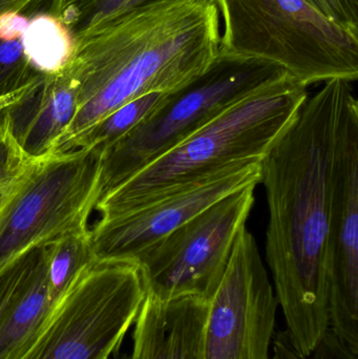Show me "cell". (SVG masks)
Returning <instances> with one entry per match:
<instances>
[{
	"instance_id": "cell-1",
	"label": "cell",
	"mask_w": 358,
	"mask_h": 359,
	"mask_svg": "<svg viewBox=\"0 0 358 359\" xmlns=\"http://www.w3.org/2000/svg\"><path fill=\"white\" fill-rule=\"evenodd\" d=\"M352 82H325L261 163L269 222L266 259L286 333L308 355L329 329L326 242L330 176L340 107Z\"/></svg>"
},
{
	"instance_id": "cell-2",
	"label": "cell",
	"mask_w": 358,
	"mask_h": 359,
	"mask_svg": "<svg viewBox=\"0 0 358 359\" xmlns=\"http://www.w3.org/2000/svg\"><path fill=\"white\" fill-rule=\"evenodd\" d=\"M73 39L77 109L53 154L135 98L203 74L220 52V13L216 0H155Z\"/></svg>"
},
{
	"instance_id": "cell-3",
	"label": "cell",
	"mask_w": 358,
	"mask_h": 359,
	"mask_svg": "<svg viewBox=\"0 0 358 359\" xmlns=\"http://www.w3.org/2000/svg\"><path fill=\"white\" fill-rule=\"evenodd\" d=\"M289 75L223 111L201 130L105 194L95 207L106 221L230 168L262 162L308 97Z\"/></svg>"
},
{
	"instance_id": "cell-4",
	"label": "cell",
	"mask_w": 358,
	"mask_h": 359,
	"mask_svg": "<svg viewBox=\"0 0 358 359\" xmlns=\"http://www.w3.org/2000/svg\"><path fill=\"white\" fill-rule=\"evenodd\" d=\"M220 52L275 63L310 84L358 78V34L305 0H216Z\"/></svg>"
},
{
	"instance_id": "cell-5",
	"label": "cell",
	"mask_w": 358,
	"mask_h": 359,
	"mask_svg": "<svg viewBox=\"0 0 358 359\" xmlns=\"http://www.w3.org/2000/svg\"><path fill=\"white\" fill-rule=\"evenodd\" d=\"M286 75L275 63L219 52L203 74L170 93L144 121L101 149L99 200L223 111Z\"/></svg>"
},
{
	"instance_id": "cell-6",
	"label": "cell",
	"mask_w": 358,
	"mask_h": 359,
	"mask_svg": "<svg viewBox=\"0 0 358 359\" xmlns=\"http://www.w3.org/2000/svg\"><path fill=\"white\" fill-rule=\"evenodd\" d=\"M145 297L138 263L92 259L16 359H109L121 347Z\"/></svg>"
},
{
	"instance_id": "cell-7",
	"label": "cell",
	"mask_w": 358,
	"mask_h": 359,
	"mask_svg": "<svg viewBox=\"0 0 358 359\" xmlns=\"http://www.w3.org/2000/svg\"><path fill=\"white\" fill-rule=\"evenodd\" d=\"M100 149L27 161L0 206V270L33 247L88 231L100 198Z\"/></svg>"
},
{
	"instance_id": "cell-8",
	"label": "cell",
	"mask_w": 358,
	"mask_h": 359,
	"mask_svg": "<svg viewBox=\"0 0 358 359\" xmlns=\"http://www.w3.org/2000/svg\"><path fill=\"white\" fill-rule=\"evenodd\" d=\"M256 188L216 201L153 245L137 262L146 294L160 301L191 297L209 302L246 228Z\"/></svg>"
},
{
	"instance_id": "cell-9",
	"label": "cell",
	"mask_w": 358,
	"mask_h": 359,
	"mask_svg": "<svg viewBox=\"0 0 358 359\" xmlns=\"http://www.w3.org/2000/svg\"><path fill=\"white\" fill-rule=\"evenodd\" d=\"M277 307L256 238L245 228L209 301L199 359H271Z\"/></svg>"
},
{
	"instance_id": "cell-10",
	"label": "cell",
	"mask_w": 358,
	"mask_h": 359,
	"mask_svg": "<svg viewBox=\"0 0 358 359\" xmlns=\"http://www.w3.org/2000/svg\"><path fill=\"white\" fill-rule=\"evenodd\" d=\"M325 262L329 329L358 353V102L353 88L336 124Z\"/></svg>"
},
{
	"instance_id": "cell-11",
	"label": "cell",
	"mask_w": 358,
	"mask_h": 359,
	"mask_svg": "<svg viewBox=\"0 0 358 359\" xmlns=\"http://www.w3.org/2000/svg\"><path fill=\"white\" fill-rule=\"evenodd\" d=\"M261 163L230 168L90 228L95 259L138 262L156 243L228 194L261 183Z\"/></svg>"
},
{
	"instance_id": "cell-12",
	"label": "cell",
	"mask_w": 358,
	"mask_h": 359,
	"mask_svg": "<svg viewBox=\"0 0 358 359\" xmlns=\"http://www.w3.org/2000/svg\"><path fill=\"white\" fill-rule=\"evenodd\" d=\"M77 90L67 65L39 79L0 104V128L27 161L48 155L69 128Z\"/></svg>"
},
{
	"instance_id": "cell-13",
	"label": "cell",
	"mask_w": 358,
	"mask_h": 359,
	"mask_svg": "<svg viewBox=\"0 0 358 359\" xmlns=\"http://www.w3.org/2000/svg\"><path fill=\"white\" fill-rule=\"evenodd\" d=\"M208 308L209 302L198 297L160 301L146 294L128 359H199Z\"/></svg>"
},
{
	"instance_id": "cell-14",
	"label": "cell",
	"mask_w": 358,
	"mask_h": 359,
	"mask_svg": "<svg viewBox=\"0 0 358 359\" xmlns=\"http://www.w3.org/2000/svg\"><path fill=\"white\" fill-rule=\"evenodd\" d=\"M54 304L48 289L46 255L29 286L0 324V359H16L37 334Z\"/></svg>"
},
{
	"instance_id": "cell-15",
	"label": "cell",
	"mask_w": 358,
	"mask_h": 359,
	"mask_svg": "<svg viewBox=\"0 0 358 359\" xmlns=\"http://www.w3.org/2000/svg\"><path fill=\"white\" fill-rule=\"evenodd\" d=\"M29 20L22 13L0 17V104L43 75L23 48L22 35Z\"/></svg>"
},
{
	"instance_id": "cell-16",
	"label": "cell",
	"mask_w": 358,
	"mask_h": 359,
	"mask_svg": "<svg viewBox=\"0 0 358 359\" xmlns=\"http://www.w3.org/2000/svg\"><path fill=\"white\" fill-rule=\"evenodd\" d=\"M170 93L155 92L135 98L99 120L71 139L60 153L77 149H103L144 121L167 98Z\"/></svg>"
},
{
	"instance_id": "cell-17",
	"label": "cell",
	"mask_w": 358,
	"mask_h": 359,
	"mask_svg": "<svg viewBox=\"0 0 358 359\" xmlns=\"http://www.w3.org/2000/svg\"><path fill=\"white\" fill-rule=\"evenodd\" d=\"M22 46L38 71L52 74L62 69L71 60L74 39L58 17L43 12L29 20L22 35Z\"/></svg>"
},
{
	"instance_id": "cell-18",
	"label": "cell",
	"mask_w": 358,
	"mask_h": 359,
	"mask_svg": "<svg viewBox=\"0 0 358 359\" xmlns=\"http://www.w3.org/2000/svg\"><path fill=\"white\" fill-rule=\"evenodd\" d=\"M92 259L90 230L65 234L48 244V283L54 303L76 274Z\"/></svg>"
},
{
	"instance_id": "cell-19",
	"label": "cell",
	"mask_w": 358,
	"mask_h": 359,
	"mask_svg": "<svg viewBox=\"0 0 358 359\" xmlns=\"http://www.w3.org/2000/svg\"><path fill=\"white\" fill-rule=\"evenodd\" d=\"M155 0H53L50 14L58 17L73 38Z\"/></svg>"
},
{
	"instance_id": "cell-20",
	"label": "cell",
	"mask_w": 358,
	"mask_h": 359,
	"mask_svg": "<svg viewBox=\"0 0 358 359\" xmlns=\"http://www.w3.org/2000/svg\"><path fill=\"white\" fill-rule=\"evenodd\" d=\"M48 244L33 247L0 270V324L48 255Z\"/></svg>"
},
{
	"instance_id": "cell-21",
	"label": "cell",
	"mask_w": 358,
	"mask_h": 359,
	"mask_svg": "<svg viewBox=\"0 0 358 359\" xmlns=\"http://www.w3.org/2000/svg\"><path fill=\"white\" fill-rule=\"evenodd\" d=\"M271 359H358V353L349 348L331 329L308 355L296 351L286 331H277L273 337Z\"/></svg>"
},
{
	"instance_id": "cell-22",
	"label": "cell",
	"mask_w": 358,
	"mask_h": 359,
	"mask_svg": "<svg viewBox=\"0 0 358 359\" xmlns=\"http://www.w3.org/2000/svg\"><path fill=\"white\" fill-rule=\"evenodd\" d=\"M324 16L358 34V0H305Z\"/></svg>"
},
{
	"instance_id": "cell-23",
	"label": "cell",
	"mask_w": 358,
	"mask_h": 359,
	"mask_svg": "<svg viewBox=\"0 0 358 359\" xmlns=\"http://www.w3.org/2000/svg\"><path fill=\"white\" fill-rule=\"evenodd\" d=\"M27 160L0 128V186H8L25 168Z\"/></svg>"
},
{
	"instance_id": "cell-24",
	"label": "cell",
	"mask_w": 358,
	"mask_h": 359,
	"mask_svg": "<svg viewBox=\"0 0 358 359\" xmlns=\"http://www.w3.org/2000/svg\"><path fill=\"white\" fill-rule=\"evenodd\" d=\"M50 0H0V17L6 13H22L29 14V10L39 8L43 2Z\"/></svg>"
},
{
	"instance_id": "cell-25",
	"label": "cell",
	"mask_w": 358,
	"mask_h": 359,
	"mask_svg": "<svg viewBox=\"0 0 358 359\" xmlns=\"http://www.w3.org/2000/svg\"><path fill=\"white\" fill-rule=\"evenodd\" d=\"M11 184L10 185L8 186H0V206H1L2 203H4L6 194H8V189H10Z\"/></svg>"
},
{
	"instance_id": "cell-26",
	"label": "cell",
	"mask_w": 358,
	"mask_h": 359,
	"mask_svg": "<svg viewBox=\"0 0 358 359\" xmlns=\"http://www.w3.org/2000/svg\"><path fill=\"white\" fill-rule=\"evenodd\" d=\"M113 359H128V355L125 353H122L121 351H115L113 352Z\"/></svg>"
}]
</instances>
